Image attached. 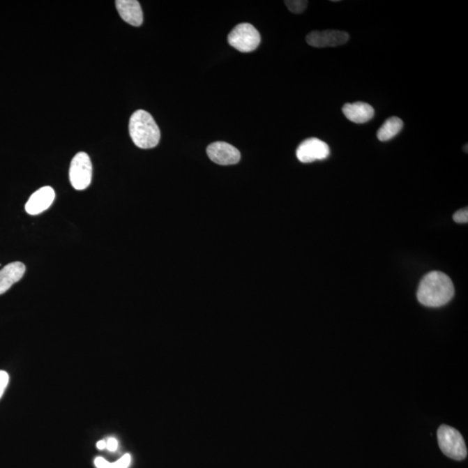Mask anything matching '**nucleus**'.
<instances>
[{
	"label": "nucleus",
	"mask_w": 468,
	"mask_h": 468,
	"mask_svg": "<svg viewBox=\"0 0 468 468\" xmlns=\"http://www.w3.org/2000/svg\"><path fill=\"white\" fill-rule=\"evenodd\" d=\"M453 296L455 287L451 278L441 271L425 275L417 291V299L421 305L433 308L446 305Z\"/></svg>",
	"instance_id": "1"
},
{
	"label": "nucleus",
	"mask_w": 468,
	"mask_h": 468,
	"mask_svg": "<svg viewBox=\"0 0 468 468\" xmlns=\"http://www.w3.org/2000/svg\"><path fill=\"white\" fill-rule=\"evenodd\" d=\"M130 134L135 146L142 149L155 148L158 145L160 132L153 116L145 110H139L131 116Z\"/></svg>",
	"instance_id": "2"
},
{
	"label": "nucleus",
	"mask_w": 468,
	"mask_h": 468,
	"mask_svg": "<svg viewBox=\"0 0 468 468\" xmlns=\"http://www.w3.org/2000/svg\"><path fill=\"white\" fill-rule=\"evenodd\" d=\"M439 448L445 455L453 460H462L467 458V449L462 434L455 428L441 425L437 432Z\"/></svg>",
	"instance_id": "3"
},
{
	"label": "nucleus",
	"mask_w": 468,
	"mask_h": 468,
	"mask_svg": "<svg viewBox=\"0 0 468 468\" xmlns=\"http://www.w3.org/2000/svg\"><path fill=\"white\" fill-rule=\"evenodd\" d=\"M227 41L232 47L243 53L255 51L259 47L262 37L259 32L249 23L239 24L228 35Z\"/></svg>",
	"instance_id": "4"
},
{
	"label": "nucleus",
	"mask_w": 468,
	"mask_h": 468,
	"mask_svg": "<svg viewBox=\"0 0 468 468\" xmlns=\"http://www.w3.org/2000/svg\"><path fill=\"white\" fill-rule=\"evenodd\" d=\"M92 180V163L86 153L80 152L74 156L70 167V181L76 190H84Z\"/></svg>",
	"instance_id": "5"
},
{
	"label": "nucleus",
	"mask_w": 468,
	"mask_h": 468,
	"mask_svg": "<svg viewBox=\"0 0 468 468\" xmlns=\"http://www.w3.org/2000/svg\"><path fill=\"white\" fill-rule=\"evenodd\" d=\"M296 153L300 162L310 163L328 158L330 148L326 142L319 139L309 138L299 146Z\"/></svg>",
	"instance_id": "6"
},
{
	"label": "nucleus",
	"mask_w": 468,
	"mask_h": 468,
	"mask_svg": "<svg viewBox=\"0 0 468 468\" xmlns=\"http://www.w3.org/2000/svg\"><path fill=\"white\" fill-rule=\"evenodd\" d=\"M206 153L212 162L221 166L234 165L241 158L239 149L225 142H213L207 146Z\"/></svg>",
	"instance_id": "7"
},
{
	"label": "nucleus",
	"mask_w": 468,
	"mask_h": 468,
	"mask_svg": "<svg viewBox=\"0 0 468 468\" xmlns=\"http://www.w3.org/2000/svg\"><path fill=\"white\" fill-rule=\"evenodd\" d=\"M347 32L327 30L314 31L310 32L306 37L308 45L316 48L335 47V46L345 45L349 41Z\"/></svg>",
	"instance_id": "8"
},
{
	"label": "nucleus",
	"mask_w": 468,
	"mask_h": 468,
	"mask_svg": "<svg viewBox=\"0 0 468 468\" xmlns=\"http://www.w3.org/2000/svg\"><path fill=\"white\" fill-rule=\"evenodd\" d=\"M55 199V192L51 187L38 189L32 195L26 205L27 212L31 216L45 212L52 206Z\"/></svg>",
	"instance_id": "9"
},
{
	"label": "nucleus",
	"mask_w": 468,
	"mask_h": 468,
	"mask_svg": "<svg viewBox=\"0 0 468 468\" xmlns=\"http://www.w3.org/2000/svg\"><path fill=\"white\" fill-rule=\"evenodd\" d=\"M116 6L121 19L133 27H141L144 23V13L137 0H117Z\"/></svg>",
	"instance_id": "10"
},
{
	"label": "nucleus",
	"mask_w": 468,
	"mask_h": 468,
	"mask_svg": "<svg viewBox=\"0 0 468 468\" xmlns=\"http://www.w3.org/2000/svg\"><path fill=\"white\" fill-rule=\"evenodd\" d=\"M342 113L348 120L355 123H368L375 116L373 107L363 102L346 103L342 107Z\"/></svg>",
	"instance_id": "11"
},
{
	"label": "nucleus",
	"mask_w": 468,
	"mask_h": 468,
	"mask_svg": "<svg viewBox=\"0 0 468 468\" xmlns=\"http://www.w3.org/2000/svg\"><path fill=\"white\" fill-rule=\"evenodd\" d=\"M26 273V266L21 262H13L0 270V295L6 292L17 282L23 278Z\"/></svg>",
	"instance_id": "12"
},
{
	"label": "nucleus",
	"mask_w": 468,
	"mask_h": 468,
	"mask_svg": "<svg viewBox=\"0 0 468 468\" xmlns=\"http://www.w3.org/2000/svg\"><path fill=\"white\" fill-rule=\"evenodd\" d=\"M403 121L399 117L393 116L385 121L377 132V138L381 142H387L394 138L402 130Z\"/></svg>",
	"instance_id": "13"
},
{
	"label": "nucleus",
	"mask_w": 468,
	"mask_h": 468,
	"mask_svg": "<svg viewBox=\"0 0 468 468\" xmlns=\"http://www.w3.org/2000/svg\"><path fill=\"white\" fill-rule=\"evenodd\" d=\"M285 3L289 10L295 14L305 12L307 6H308V1H306V0H287Z\"/></svg>",
	"instance_id": "14"
},
{
	"label": "nucleus",
	"mask_w": 468,
	"mask_h": 468,
	"mask_svg": "<svg viewBox=\"0 0 468 468\" xmlns=\"http://www.w3.org/2000/svg\"><path fill=\"white\" fill-rule=\"evenodd\" d=\"M131 462L130 455H123L120 460H118L117 462L114 463H110V468H128L130 466Z\"/></svg>",
	"instance_id": "15"
},
{
	"label": "nucleus",
	"mask_w": 468,
	"mask_h": 468,
	"mask_svg": "<svg viewBox=\"0 0 468 468\" xmlns=\"http://www.w3.org/2000/svg\"><path fill=\"white\" fill-rule=\"evenodd\" d=\"M9 375L6 371L0 370V398H2L3 393H5L7 386L9 384Z\"/></svg>",
	"instance_id": "16"
},
{
	"label": "nucleus",
	"mask_w": 468,
	"mask_h": 468,
	"mask_svg": "<svg viewBox=\"0 0 468 468\" xmlns=\"http://www.w3.org/2000/svg\"><path fill=\"white\" fill-rule=\"evenodd\" d=\"M453 220L457 223H467L468 222V210L464 209L458 211L453 214Z\"/></svg>",
	"instance_id": "17"
},
{
	"label": "nucleus",
	"mask_w": 468,
	"mask_h": 468,
	"mask_svg": "<svg viewBox=\"0 0 468 468\" xmlns=\"http://www.w3.org/2000/svg\"><path fill=\"white\" fill-rule=\"evenodd\" d=\"M95 465L98 468H110V463L107 462L103 457H96L95 459Z\"/></svg>",
	"instance_id": "18"
},
{
	"label": "nucleus",
	"mask_w": 468,
	"mask_h": 468,
	"mask_svg": "<svg viewBox=\"0 0 468 468\" xmlns=\"http://www.w3.org/2000/svg\"><path fill=\"white\" fill-rule=\"evenodd\" d=\"M107 443V448H108L109 451L110 452H114L116 451V450L118 448V441H116V439L115 438H109L108 441H106Z\"/></svg>",
	"instance_id": "19"
},
{
	"label": "nucleus",
	"mask_w": 468,
	"mask_h": 468,
	"mask_svg": "<svg viewBox=\"0 0 468 468\" xmlns=\"http://www.w3.org/2000/svg\"><path fill=\"white\" fill-rule=\"evenodd\" d=\"M96 446H98V448L99 450L105 449L107 448L106 441H99L98 442V444H96Z\"/></svg>",
	"instance_id": "20"
}]
</instances>
